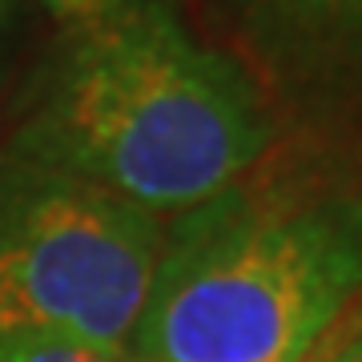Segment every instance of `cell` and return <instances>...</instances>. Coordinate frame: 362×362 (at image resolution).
<instances>
[{
	"label": "cell",
	"mask_w": 362,
	"mask_h": 362,
	"mask_svg": "<svg viewBox=\"0 0 362 362\" xmlns=\"http://www.w3.org/2000/svg\"><path fill=\"white\" fill-rule=\"evenodd\" d=\"M326 362H362V330H358V334H350Z\"/></svg>",
	"instance_id": "7"
},
{
	"label": "cell",
	"mask_w": 362,
	"mask_h": 362,
	"mask_svg": "<svg viewBox=\"0 0 362 362\" xmlns=\"http://www.w3.org/2000/svg\"><path fill=\"white\" fill-rule=\"evenodd\" d=\"M270 105L334 121L362 113V0H206Z\"/></svg>",
	"instance_id": "4"
},
{
	"label": "cell",
	"mask_w": 362,
	"mask_h": 362,
	"mask_svg": "<svg viewBox=\"0 0 362 362\" xmlns=\"http://www.w3.org/2000/svg\"><path fill=\"white\" fill-rule=\"evenodd\" d=\"M40 4L52 13L57 25H65L69 33H73V28H85L89 21H97L113 0H40Z\"/></svg>",
	"instance_id": "6"
},
{
	"label": "cell",
	"mask_w": 362,
	"mask_h": 362,
	"mask_svg": "<svg viewBox=\"0 0 362 362\" xmlns=\"http://www.w3.org/2000/svg\"><path fill=\"white\" fill-rule=\"evenodd\" d=\"M362 290V169L310 153L161 221L137 362H306Z\"/></svg>",
	"instance_id": "2"
},
{
	"label": "cell",
	"mask_w": 362,
	"mask_h": 362,
	"mask_svg": "<svg viewBox=\"0 0 362 362\" xmlns=\"http://www.w3.org/2000/svg\"><path fill=\"white\" fill-rule=\"evenodd\" d=\"M157 250V218L0 149V334L129 350Z\"/></svg>",
	"instance_id": "3"
},
{
	"label": "cell",
	"mask_w": 362,
	"mask_h": 362,
	"mask_svg": "<svg viewBox=\"0 0 362 362\" xmlns=\"http://www.w3.org/2000/svg\"><path fill=\"white\" fill-rule=\"evenodd\" d=\"M278 145V109L230 49L169 0H113L65 37L4 149L169 221Z\"/></svg>",
	"instance_id": "1"
},
{
	"label": "cell",
	"mask_w": 362,
	"mask_h": 362,
	"mask_svg": "<svg viewBox=\"0 0 362 362\" xmlns=\"http://www.w3.org/2000/svg\"><path fill=\"white\" fill-rule=\"evenodd\" d=\"M0 362H137L133 350L97 346L69 334H0Z\"/></svg>",
	"instance_id": "5"
},
{
	"label": "cell",
	"mask_w": 362,
	"mask_h": 362,
	"mask_svg": "<svg viewBox=\"0 0 362 362\" xmlns=\"http://www.w3.org/2000/svg\"><path fill=\"white\" fill-rule=\"evenodd\" d=\"M13 21H16V0H0V52H4V45H8Z\"/></svg>",
	"instance_id": "8"
}]
</instances>
